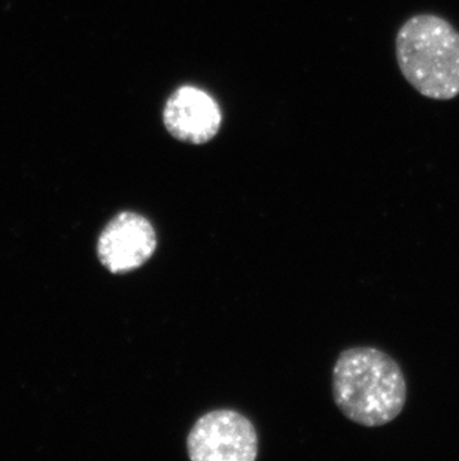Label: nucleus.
Listing matches in <instances>:
<instances>
[{"mask_svg": "<svg viewBox=\"0 0 459 461\" xmlns=\"http://www.w3.org/2000/svg\"><path fill=\"white\" fill-rule=\"evenodd\" d=\"M161 120L174 140L204 145L221 131V106L202 88L181 86L166 99Z\"/></svg>", "mask_w": 459, "mask_h": 461, "instance_id": "nucleus-5", "label": "nucleus"}, {"mask_svg": "<svg viewBox=\"0 0 459 461\" xmlns=\"http://www.w3.org/2000/svg\"><path fill=\"white\" fill-rule=\"evenodd\" d=\"M186 453L193 461H254L258 457L256 427L236 411H211L188 433Z\"/></svg>", "mask_w": 459, "mask_h": 461, "instance_id": "nucleus-3", "label": "nucleus"}, {"mask_svg": "<svg viewBox=\"0 0 459 461\" xmlns=\"http://www.w3.org/2000/svg\"><path fill=\"white\" fill-rule=\"evenodd\" d=\"M333 397L347 420L381 427L403 412L408 383L391 356L372 347H356L343 351L334 365Z\"/></svg>", "mask_w": 459, "mask_h": 461, "instance_id": "nucleus-1", "label": "nucleus"}, {"mask_svg": "<svg viewBox=\"0 0 459 461\" xmlns=\"http://www.w3.org/2000/svg\"><path fill=\"white\" fill-rule=\"evenodd\" d=\"M400 72L420 96L452 101L459 96V32L446 18L418 14L395 36Z\"/></svg>", "mask_w": 459, "mask_h": 461, "instance_id": "nucleus-2", "label": "nucleus"}, {"mask_svg": "<svg viewBox=\"0 0 459 461\" xmlns=\"http://www.w3.org/2000/svg\"><path fill=\"white\" fill-rule=\"evenodd\" d=\"M156 249V229L147 217L133 211L117 213L97 240V256L112 274H129L142 267Z\"/></svg>", "mask_w": 459, "mask_h": 461, "instance_id": "nucleus-4", "label": "nucleus"}]
</instances>
